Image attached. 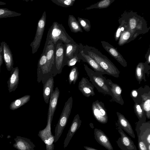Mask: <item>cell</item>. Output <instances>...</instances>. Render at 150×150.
Segmentation results:
<instances>
[{"label": "cell", "instance_id": "39", "mask_svg": "<svg viewBox=\"0 0 150 150\" xmlns=\"http://www.w3.org/2000/svg\"><path fill=\"white\" fill-rule=\"evenodd\" d=\"M80 52L78 54L75 55L72 58L68 60L67 63V65L68 67L74 66L78 62H80Z\"/></svg>", "mask_w": 150, "mask_h": 150}, {"label": "cell", "instance_id": "33", "mask_svg": "<svg viewBox=\"0 0 150 150\" xmlns=\"http://www.w3.org/2000/svg\"><path fill=\"white\" fill-rule=\"evenodd\" d=\"M21 14L5 8H0V18L19 16Z\"/></svg>", "mask_w": 150, "mask_h": 150}, {"label": "cell", "instance_id": "4", "mask_svg": "<svg viewBox=\"0 0 150 150\" xmlns=\"http://www.w3.org/2000/svg\"><path fill=\"white\" fill-rule=\"evenodd\" d=\"M59 40L64 43L74 41L66 32L62 25L54 21L49 29L46 40L52 41L54 45Z\"/></svg>", "mask_w": 150, "mask_h": 150}, {"label": "cell", "instance_id": "23", "mask_svg": "<svg viewBox=\"0 0 150 150\" xmlns=\"http://www.w3.org/2000/svg\"><path fill=\"white\" fill-rule=\"evenodd\" d=\"M116 113L118 117L117 124L118 126L124 130L132 137L135 138V136L134 132L129 122L122 114L118 112Z\"/></svg>", "mask_w": 150, "mask_h": 150}, {"label": "cell", "instance_id": "40", "mask_svg": "<svg viewBox=\"0 0 150 150\" xmlns=\"http://www.w3.org/2000/svg\"><path fill=\"white\" fill-rule=\"evenodd\" d=\"M130 96L134 103H140V96L137 89L132 90L130 93Z\"/></svg>", "mask_w": 150, "mask_h": 150}, {"label": "cell", "instance_id": "24", "mask_svg": "<svg viewBox=\"0 0 150 150\" xmlns=\"http://www.w3.org/2000/svg\"><path fill=\"white\" fill-rule=\"evenodd\" d=\"M150 69V66L146 61L145 62H140L137 65L135 70V75L139 84L143 80L146 81L145 73Z\"/></svg>", "mask_w": 150, "mask_h": 150}, {"label": "cell", "instance_id": "19", "mask_svg": "<svg viewBox=\"0 0 150 150\" xmlns=\"http://www.w3.org/2000/svg\"><path fill=\"white\" fill-rule=\"evenodd\" d=\"M14 140L15 143L13 146L18 150H35V145L27 138L17 136Z\"/></svg>", "mask_w": 150, "mask_h": 150}, {"label": "cell", "instance_id": "31", "mask_svg": "<svg viewBox=\"0 0 150 150\" xmlns=\"http://www.w3.org/2000/svg\"><path fill=\"white\" fill-rule=\"evenodd\" d=\"M118 22L120 25L114 35L115 39L116 41L118 40L120 36L123 32L129 28L128 24L124 19L120 18L119 19Z\"/></svg>", "mask_w": 150, "mask_h": 150}, {"label": "cell", "instance_id": "18", "mask_svg": "<svg viewBox=\"0 0 150 150\" xmlns=\"http://www.w3.org/2000/svg\"><path fill=\"white\" fill-rule=\"evenodd\" d=\"M81 121L79 114L74 116L64 142V147L66 148L68 146L72 138L80 127Z\"/></svg>", "mask_w": 150, "mask_h": 150}, {"label": "cell", "instance_id": "35", "mask_svg": "<svg viewBox=\"0 0 150 150\" xmlns=\"http://www.w3.org/2000/svg\"><path fill=\"white\" fill-rule=\"evenodd\" d=\"M79 76V73L77 67L73 66L70 71L68 80L69 84L70 85L72 83L74 84L77 81Z\"/></svg>", "mask_w": 150, "mask_h": 150}, {"label": "cell", "instance_id": "45", "mask_svg": "<svg viewBox=\"0 0 150 150\" xmlns=\"http://www.w3.org/2000/svg\"><path fill=\"white\" fill-rule=\"evenodd\" d=\"M6 3L0 1V5H4L6 4Z\"/></svg>", "mask_w": 150, "mask_h": 150}, {"label": "cell", "instance_id": "34", "mask_svg": "<svg viewBox=\"0 0 150 150\" xmlns=\"http://www.w3.org/2000/svg\"><path fill=\"white\" fill-rule=\"evenodd\" d=\"M131 35V33L129 28L126 30L120 36L118 40V45L121 46L125 44L128 43Z\"/></svg>", "mask_w": 150, "mask_h": 150}, {"label": "cell", "instance_id": "32", "mask_svg": "<svg viewBox=\"0 0 150 150\" xmlns=\"http://www.w3.org/2000/svg\"><path fill=\"white\" fill-rule=\"evenodd\" d=\"M115 0H101L86 8L85 9L89 10L93 8L101 9L107 8Z\"/></svg>", "mask_w": 150, "mask_h": 150}, {"label": "cell", "instance_id": "2", "mask_svg": "<svg viewBox=\"0 0 150 150\" xmlns=\"http://www.w3.org/2000/svg\"><path fill=\"white\" fill-rule=\"evenodd\" d=\"M83 51L92 58L108 75L115 77L120 76V71L113 63L97 48L86 45Z\"/></svg>", "mask_w": 150, "mask_h": 150}, {"label": "cell", "instance_id": "9", "mask_svg": "<svg viewBox=\"0 0 150 150\" xmlns=\"http://www.w3.org/2000/svg\"><path fill=\"white\" fill-rule=\"evenodd\" d=\"M45 50V47L44 46L42 53L38 60L37 69V81L38 83L42 81L43 84L50 78L53 76L48 71Z\"/></svg>", "mask_w": 150, "mask_h": 150}, {"label": "cell", "instance_id": "15", "mask_svg": "<svg viewBox=\"0 0 150 150\" xmlns=\"http://www.w3.org/2000/svg\"><path fill=\"white\" fill-rule=\"evenodd\" d=\"M101 43L105 50L124 67L127 66L126 61L117 50L108 42L102 41Z\"/></svg>", "mask_w": 150, "mask_h": 150}, {"label": "cell", "instance_id": "22", "mask_svg": "<svg viewBox=\"0 0 150 150\" xmlns=\"http://www.w3.org/2000/svg\"><path fill=\"white\" fill-rule=\"evenodd\" d=\"M19 69L16 67L13 68L10 71V75L7 81L9 93L15 91L17 88L19 81Z\"/></svg>", "mask_w": 150, "mask_h": 150}, {"label": "cell", "instance_id": "21", "mask_svg": "<svg viewBox=\"0 0 150 150\" xmlns=\"http://www.w3.org/2000/svg\"><path fill=\"white\" fill-rule=\"evenodd\" d=\"M94 138L100 145L108 150H113V147L109 138L101 130L95 128L94 130Z\"/></svg>", "mask_w": 150, "mask_h": 150}, {"label": "cell", "instance_id": "42", "mask_svg": "<svg viewBox=\"0 0 150 150\" xmlns=\"http://www.w3.org/2000/svg\"><path fill=\"white\" fill-rule=\"evenodd\" d=\"M145 58L146 61L148 64L150 63V50L149 48L145 55Z\"/></svg>", "mask_w": 150, "mask_h": 150}, {"label": "cell", "instance_id": "20", "mask_svg": "<svg viewBox=\"0 0 150 150\" xmlns=\"http://www.w3.org/2000/svg\"><path fill=\"white\" fill-rule=\"evenodd\" d=\"M78 88L79 90L86 97L93 96L95 95L94 86L86 78H82L79 83Z\"/></svg>", "mask_w": 150, "mask_h": 150}, {"label": "cell", "instance_id": "43", "mask_svg": "<svg viewBox=\"0 0 150 150\" xmlns=\"http://www.w3.org/2000/svg\"><path fill=\"white\" fill-rule=\"evenodd\" d=\"M2 48L0 44V74L1 72V67L3 63V59L2 55L1 54Z\"/></svg>", "mask_w": 150, "mask_h": 150}, {"label": "cell", "instance_id": "37", "mask_svg": "<svg viewBox=\"0 0 150 150\" xmlns=\"http://www.w3.org/2000/svg\"><path fill=\"white\" fill-rule=\"evenodd\" d=\"M75 0H51L53 3L63 7L67 8L72 6Z\"/></svg>", "mask_w": 150, "mask_h": 150}, {"label": "cell", "instance_id": "26", "mask_svg": "<svg viewBox=\"0 0 150 150\" xmlns=\"http://www.w3.org/2000/svg\"><path fill=\"white\" fill-rule=\"evenodd\" d=\"M83 49L80 51V53L83 58V61L87 63L94 71L102 74L108 75L92 58L83 51Z\"/></svg>", "mask_w": 150, "mask_h": 150}, {"label": "cell", "instance_id": "25", "mask_svg": "<svg viewBox=\"0 0 150 150\" xmlns=\"http://www.w3.org/2000/svg\"><path fill=\"white\" fill-rule=\"evenodd\" d=\"M64 44L66 46L65 55L68 60L78 54L83 48V46L80 47L75 41Z\"/></svg>", "mask_w": 150, "mask_h": 150}, {"label": "cell", "instance_id": "11", "mask_svg": "<svg viewBox=\"0 0 150 150\" xmlns=\"http://www.w3.org/2000/svg\"><path fill=\"white\" fill-rule=\"evenodd\" d=\"M140 98V104L146 117L150 119V88L146 85L137 89Z\"/></svg>", "mask_w": 150, "mask_h": 150}, {"label": "cell", "instance_id": "29", "mask_svg": "<svg viewBox=\"0 0 150 150\" xmlns=\"http://www.w3.org/2000/svg\"><path fill=\"white\" fill-rule=\"evenodd\" d=\"M30 95H25L15 100L11 103L10 109L13 110L18 109L28 103L30 100Z\"/></svg>", "mask_w": 150, "mask_h": 150}, {"label": "cell", "instance_id": "30", "mask_svg": "<svg viewBox=\"0 0 150 150\" xmlns=\"http://www.w3.org/2000/svg\"><path fill=\"white\" fill-rule=\"evenodd\" d=\"M68 24L71 31L74 33L83 32L79 23L74 16L71 15L69 16Z\"/></svg>", "mask_w": 150, "mask_h": 150}, {"label": "cell", "instance_id": "7", "mask_svg": "<svg viewBox=\"0 0 150 150\" xmlns=\"http://www.w3.org/2000/svg\"><path fill=\"white\" fill-rule=\"evenodd\" d=\"M53 118L51 117V112L48 111L47 125L43 129L40 130L38 136L46 145V150H54V137L51 131V125Z\"/></svg>", "mask_w": 150, "mask_h": 150}, {"label": "cell", "instance_id": "28", "mask_svg": "<svg viewBox=\"0 0 150 150\" xmlns=\"http://www.w3.org/2000/svg\"><path fill=\"white\" fill-rule=\"evenodd\" d=\"M59 94V90L57 87L55 90H53L52 92L50 98L48 110L51 111V117L52 118L57 108Z\"/></svg>", "mask_w": 150, "mask_h": 150}, {"label": "cell", "instance_id": "10", "mask_svg": "<svg viewBox=\"0 0 150 150\" xmlns=\"http://www.w3.org/2000/svg\"><path fill=\"white\" fill-rule=\"evenodd\" d=\"M146 119L139 120L136 123L135 130L138 140L144 142L148 146L150 145V121Z\"/></svg>", "mask_w": 150, "mask_h": 150}, {"label": "cell", "instance_id": "12", "mask_svg": "<svg viewBox=\"0 0 150 150\" xmlns=\"http://www.w3.org/2000/svg\"><path fill=\"white\" fill-rule=\"evenodd\" d=\"M92 110L93 116L98 122L103 124L108 122L106 110L102 102L98 100L93 102L92 105Z\"/></svg>", "mask_w": 150, "mask_h": 150}, {"label": "cell", "instance_id": "3", "mask_svg": "<svg viewBox=\"0 0 150 150\" xmlns=\"http://www.w3.org/2000/svg\"><path fill=\"white\" fill-rule=\"evenodd\" d=\"M54 46V62L51 72L53 77L62 72L63 68L67 65L68 60L65 55L66 46L62 41L58 40Z\"/></svg>", "mask_w": 150, "mask_h": 150}, {"label": "cell", "instance_id": "41", "mask_svg": "<svg viewBox=\"0 0 150 150\" xmlns=\"http://www.w3.org/2000/svg\"><path fill=\"white\" fill-rule=\"evenodd\" d=\"M138 146L139 150H148L145 143L141 140L138 139Z\"/></svg>", "mask_w": 150, "mask_h": 150}, {"label": "cell", "instance_id": "1", "mask_svg": "<svg viewBox=\"0 0 150 150\" xmlns=\"http://www.w3.org/2000/svg\"><path fill=\"white\" fill-rule=\"evenodd\" d=\"M121 17L124 19L128 24L129 28L131 33V38L128 43L134 40L140 35L148 32L150 28L144 17L131 11L123 13Z\"/></svg>", "mask_w": 150, "mask_h": 150}, {"label": "cell", "instance_id": "16", "mask_svg": "<svg viewBox=\"0 0 150 150\" xmlns=\"http://www.w3.org/2000/svg\"><path fill=\"white\" fill-rule=\"evenodd\" d=\"M45 46V52L47 58V67L49 72L52 75L51 72L54 64L55 58L54 45L52 41L46 40Z\"/></svg>", "mask_w": 150, "mask_h": 150}, {"label": "cell", "instance_id": "38", "mask_svg": "<svg viewBox=\"0 0 150 150\" xmlns=\"http://www.w3.org/2000/svg\"><path fill=\"white\" fill-rule=\"evenodd\" d=\"M78 21L81 27L86 32L90 31L91 28V25L89 20L87 19L82 18L78 17Z\"/></svg>", "mask_w": 150, "mask_h": 150}, {"label": "cell", "instance_id": "5", "mask_svg": "<svg viewBox=\"0 0 150 150\" xmlns=\"http://www.w3.org/2000/svg\"><path fill=\"white\" fill-rule=\"evenodd\" d=\"M84 68L93 84L100 92L112 96L110 87L106 82V78L102 74L96 72L84 64Z\"/></svg>", "mask_w": 150, "mask_h": 150}, {"label": "cell", "instance_id": "6", "mask_svg": "<svg viewBox=\"0 0 150 150\" xmlns=\"http://www.w3.org/2000/svg\"><path fill=\"white\" fill-rule=\"evenodd\" d=\"M72 104L73 99L71 96L65 103L62 112L55 128L54 143L58 141L67 124L71 112Z\"/></svg>", "mask_w": 150, "mask_h": 150}, {"label": "cell", "instance_id": "44", "mask_svg": "<svg viewBox=\"0 0 150 150\" xmlns=\"http://www.w3.org/2000/svg\"><path fill=\"white\" fill-rule=\"evenodd\" d=\"M83 147L86 150H98L95 148L89 146H84Z\"/></svg>", "mask_w": 150, "mask_h": 150}, {"label": "cell", "instance_id": "13", "mask_svg": "<svg viewBox=\"0 0 150 150\" xmlns=\"http://www.w3.org/2000/svg\"><path fill=\"white\" fill-rule=\"evenodd\" d=\"M116 129L121 137L116 142L118 146L121 150H137L134 142L124 133L123 129L116 123Z\"/></svg>", "mask_w": 150, "mask_h": 150}, {"label": "cell", "instance_id": "8", "mask_svg": "<svg viewBox=\"0 0 150 150\" xmlns=\"http://www.w3.org/2000/svg\"><path fill=\"white\" fill-rule=\"evenodd\" d=\"M46 15L45 11L38 21L35 38L30 44L32 54L35 53L40 47L46 25Z\"/></svg>", "mask_w": 150, "mask_h": 150}, {"label": "cell", "instance_id": "14", "mask_svg": "<svg viewBox=\"0 0 150 150\" xmlns=\"http://www.w3.org/2000/svg\"><path fill=\"white\" fill-rule=\"evenodd\" d=\"M0 46L2 48L1 54L6 67L8 71H10L13 68L14 64L12 52L6 42H1Z\"/></svg>", "mask_w": 150, "mask_h": 150}, {"label": "cell", "instance_id": "27", "mask_svg": "<svg viewBox=\"0 0 150 150\" xmlns=\"http://www.w3.org/2000/svg\"><path fill=\"white\" fill-rule=\"evenodd\" d=\"M53 76L50 78L43 85V96L45 103L48 104L52 92L53 90Z\"/></svg>", "mask_w": 150, "mask_h": 150}, {"label": "cell", "instance_id": "17", "mask_svg": "<svg viewBox=\"0 0 150 150\" xmlns=\"http://www.w3.org/2000/svg\"><path fill=\"white\" fill-rule=\"evenodd\" d=\"M107 84L110 87L112 93V97L113 100L117 103L123 105L124 103L122 96V89L118 84L113 83L109 79H106Z\"/></svg>", "mask_w": 150, "mask_h": 150}, {"label": "cell", "instance_id": "36", "mask_svg": "<svg viewBox=\"0 0 150 150\" xmlns=\"http://www.w3.org/2000/svg\"><path fill=\"white\" fill-rule=\"evenodd\" d=\"M134 112L139 120L146 119L145 113L140 103H134Z\"/></svg>", "mask_w": 150, "mask_h": 150}]
</instances>
